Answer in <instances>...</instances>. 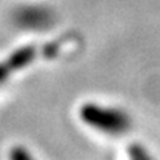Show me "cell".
<instances>
[{
  "label": "cell",
  "mask_w": 160,
  "mask_h": 160,
  "mask_svg": "<svg viewBox=\"0 0 160 160\" xmlns=\"http://www.w3.org/2000/svg\"><path fill=\"white\" fill-rule=\"evenodd\" d=\"M9 160H36L34 156L28 151L27 147L15 145L9 150Z\"/></svg>",
  "instance_id": "4"
},
{
  "label": "cell",
  "mask_w": 160,
  "mask_h": 160,
  "mask_svg": "<svg viewBox=\"0 0 160 160\" xmlns=\"http://www.w3.org/2000/svg\"><path fill=\"white\" fill-rule=\"evenodd\" d=\"M53 12L42 5H25L13 12V21L25 30H45L53 22Z\"/></svg>",
  "instance_id": "3"
},
{
  "label": "cell",
  "mask_w": 160,
  "mask_h": 160,
  "mask_svg": "<svg viewBox=\"0 0 160 160\" xmlns=\"http://www.w3.org/2000/svg\"><path fill=\"white\" fill-rule=\"evenodd\" d=\"M55 52L57 51H55L53 45L43 46V48H39V46L34 45H27L22 46V48H18L17 51H13L8 58L0 61V88L11 79V76L18 73L19 70L28 67L30 64L36 61L40 55L48 57V55L55 53Z\"/></svg>",
  "instance_id": "2"
},
{
  "label": "cell",
  "mask_w": 160,
  "mask_h": 160,
  "mask_svg": "<svg viewBox=\"0 0 160 160\" xmlns=\"http://www.w3.org/2000/svg\"><path fill=\"white\" fill-rule=\"evenodd\" d=\"M129 160H153V157L148 154V151L142 145L133 144L129 147Z\"/></svg>",
  "instance_id": "5"
},
{
  "label": "cell",
  "mask_w": 160,
  "mask_h": 160,
  "mask_svg": "<svg viewBox=\"0 0 160 160\" xmlns=\"http://www.w3.org/2000/svg\"><path fill=\"white\" fill-rule=\"evenodd\" d=\"M80 119L88 126L108 135H122L131 129L132 120L125 110L88 102L80 107Z\"/></svg>",
  "instance_id": "1"
}]
</instances>
